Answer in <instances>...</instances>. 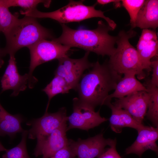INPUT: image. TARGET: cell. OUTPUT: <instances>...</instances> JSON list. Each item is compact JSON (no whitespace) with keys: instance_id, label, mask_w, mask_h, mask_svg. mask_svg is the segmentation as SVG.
Returning <instances> with one entry per match:
<instances>
[{"instance_id":"cell-1","label":"cell","mask_w":158,"mask_h":158,"mask_svg":"<svg viewBox=\"0 0 158 158\" xmlns=\"http://www.w3.org/2000/svg\"><path fill=\"white\" fill-rule=\"evenodd\" d=\"M92 68L83 74L75 90L80 100L95 109L98 106L107 105L111 102L108 99L109 93L115 89L122 77L108 62L100 64L97 61Z\"/></svg>"},{"instance_id":"cell-2","label":"cell","mask_w":158,"mask_h":158,"mask_svg":"<svg viewBox=\"0 0 158 158\" xmlns=\"http://www.w3.org/2000/svg\"><path fill=\"white\" fill-rule=\"evenodd\" d=\"M61 25L62 29L61 35L51 40L71 47H78L86 51L92 52L103 56H110L115 50L114 46L117 36L109 34V31L113 30L102 20L98 22L97 28L93 30L73 29L65 24Z\"/></svg>"},{"instance_id":"cell-3","label":"cell","mask_w":158,"mask_h":158,"mask_svg":"<svg viewBox=\"0 0 158 158\" xmlns=\"http://www.w3.org/2000/svg\"><path fill=\"white\" fill-rule=\"evenodd\" d=\"M6 44L1 49L2 57L15 56L20 49L29 46L43 40L54 38L51 32L42 26L36 18L25 16L17 21L5 35Z\"/></svg>"},{"instance_id":"cell-4","label":"cell","mask_w":158,"mask_h":158,"mask_svg":"<svg viewBox=\"0 0 158 158\" xmlns=\"http://www.w3.org/2000/svg\"><path fill=\"white\" fill-rule=\"evenodd\" d=\"M136 32L132 29L126 32L120 31L117 36V47L110 56L108 63L111 68L121 75L133 71L138 78H145L146 74L137 49L130 43L129 39L135 36Z\"/></svg>"},{"instance_id":"cell-5","label":"cell","mask_w":158,"mask_h":158,"mask_svg":"<svg viewBox=\"0 0 158 158\" xmlns=\"http://www.w3.org/2000/svg\"><path fill=\"white\" fill-rule=\"evenodd\" d=\"M84 1L70 0L66 6L56 11L44 12L34 9L25 14V16L35 18H48L57 21L61 24L80 21L93 18L104 19L108 25L113 30L116 24L112 20L106 16L104 12L95 9V5L88 6L84 5Z\"/></svg>"},{"instance_id":"cell-6","label":"cell","mask_w":158,"mask_h":158,"mask_svg":"<svg viewBox=\"0 0 158 158\" xmlns=\"http://www.w3.org/2000/svg\"><path fill=\"white\" fill-rule=\"evenodd\" d=\"M71 47L52 40H41L28 47L30 55L28 87L32 89L38 81L32 75L35 68L44 63L54 59L58 60L68 56V52Z\"/></svg>"},{"instance_id":"cell-7","label":"cell","mask_w":158,"mask_h":158,"mask_svg":"<svg viewBox=\"0 0 158 158\" xmlns=\"http://www.w3.org/2000/svg\"><path fill=\"white\" fill-rule=\"evenodd\" d=\"M68 117L65 107L60 108L58 111L54 113L45 112L42 117L26 123L27 125L31 126L28 131V138H36L37 144L42 143L54 130L67 121Z\"/></svg>"},{"instance_id":"cell-8","label":"cell","mask_w":158,"mask_h":158,"mask_svg":"<svg viewBox=\"0 0 158 158\" xmlns=\"http://www.w3.org/2000/svg\"><path fill=\"white\" fill-rule=\"evenodd\" d=\"M73 102V112L68 117L69 124L67 131L73 128L88 131L108 120L100 116L99 110L95 111L94 109L81 101L78 98H74Z\"/></svg>"},{"instance_id":"cell-9","label":"cell","mask_w":158,"mask_h":158,"mask_svg":"<svg viewBox=\"0 0 158 158\" xmlns=\"http://www.w3.org/2000/svg\"><path fill=\"white\" fill-rule=\"evenodd\" d=\"M90 52L86 51L83 57L79 59H71L68 56L58 59L54 75L63 78L71 89L75 90L84 71L93 66L94 63L88 59Z\"/></svg>"},{"instance_id":"cell-10","label":"cell","mask_w":158,"mask_h":158,"mask_svg":"<svg viewBox=\"0 0 158 158\" xmlns=\"http://www.w3.org/2000/svg\"><path fill=\"white\" fill-rule=\"evenodd\" d=\"M116 141V139L105 138L101 133L86 139L68 140V145L78 158H95L105 151L107 146H110Z\"/></svg>"},{"instance_id":"cell-11","label":"cell","mask_w":158,"mask_h":158,"mask_svg":"<svg viewBox=\"0 0 158 158\" xmlns=\"http://www.w3.org/2000/svg\"><path fill=\"white\" fill-rule=\"evenodd\" d=\"M149 97L147 92L138 91L118 98L112 104L127 111L138 123L142 124L147 111Z\"/></svg>"},{"instance_id":"cell-12","label":"cell","mask_w":158,"mask_h":158,"mask_svg":"<svg viewBox=\"0 0 158 158\" xmlns=\"http://www.w3.org/2000/svg\"><path fill=\"white\" fill-rule=\"evenodd\" d=\"M66 122H64L54 130L42 143L37 144L33 153L36 157L42 155V158H50L68 145Z\"/></svg>"},{"instance_id":"cell-13","label":"cell","mask_w":158,"mask_h":158,"mask_svg":"<svg viewBox=\"0 0 158 158\" xmlns=\"http://www.w3.org/2000/svg\"><path fill=\"white\" fill-rule=\"evenodd\" d=\"M29 78L28 73L21 75L18 71L15 56H10L8 63L1 78V93L8 90H13L11 96L18 95L21 91L27 88Z\"/></svg>"},{"instance_id":"cell-14","label":"cell","mask_w":158,"mask_h":158,"mask_svg":"<svg viewBox=\"0 0 158 158\" xmlns=\"http://www.w3.org/2000/svg\"><path fill=\"white\" fill-rule=\"evenodd\" d=\"M137 131L136 140L126 149V154H134L140 157L146 151L150 150L157 154L158 147L156 142L158 139V127L143 125Z\"/></svg>"},{"instance_id":"cell-15","label":"cell","mask_w":158,"mask_h":158,"mask_svg":"<svg viewBox=\"0 0 158 158\" xmlns=\"http://www.w3.org/2000/svg\"><path fill=\"white\" fill-rule=\"evenodd\" d=\"M137 50L144 70H151V59L158 56V41L154 30L143 29L137 45Z\"/></svg>"},{"instance_id":"cell-16","label":"cell","mask_w":158,"mask_h":158,"mask_svg":"<svg viewBox=\"0 0 158 158\" xmlns=\"http://www.w3.org/2000/svg\"><path fill=\"white\" fill-rule=\"evenodd\" d=\"M123 74L124 76L117 84L114 92L109 95L108 99L109 102L113 98L118 99L136 92H147L145 86L136 79L135 73L131 71Z\"/></svg>"},{"instance_id":"cell-17","label":"cell","mask_w":158,"mask_h":158,"mask_svg":"<svg viewBox=\"0 0 158 158\" xmlns=\"http://www.w3.org/2000/svg\"><path fill=\"white\" fill-rule=\"evenodd\" d=\"M107 106L111 111L109 121L111 128L114 132L120 133L125 127L131 128L137 131L143 125L138 123L127 111L115 107L111 102Z\"/></svg>"},{"instance_id":"cell-18","label":"cell","mask_w":158,"mask_h":158,"mask_svg":"<svg viewBox=\"0 0 158 158\" xmlns=\"http://www.w3.org/2000/svg\"><path fill=\"white\" fill-rule=\"evenodd\" d=\"M135 25L136 27L142 29L157 28L158 26L157 0L145 1L138 14Z\"/></svg>"},{"instance_id":"cell-19","label":"cell","mask_w":158,"mask_h":158,"mask_svg":"<svg viewBox=\"0 0 158 158\" xmlns=\"http://www.w3.org/2000/svg\"><path fill=\"white\" fill-rule=\"evenodd\" d=\"M23 121L20 115L10 114L0 103V136L8 135L13 138L17 133H22L24 130L21 123Z\"/></svg>"},{"instance_id":"cell-20","label":"cell","mask_w":158,"mask_h":158,"mask_svg":"<svg viewBox=\"0 0 158 158\" xmlns=\"http://www.w3.org/2000/svg\"><path fill=\"white\" fill-rule=\"evenodd\" d=\"M149 95L147 111L145 116L155 127H158V88L152 85L149 80L144 85Z\"/></svg>"},{"instance_id":"cell-21","label":"cell","mask_w":158,"mask_h":158,"mask_svg":"<svg viewBox=\"0 0 158 158\" xmlns=\"http://www.w3.org/2000/svg\"><path fill=\"white\" fill-rule=\"evenodd\" d=\"M71 89L70 87L63 78L55 75L50 82L42 90L48 98L45 112L47 111L50 102L53 97L59 94L68 93Z\"/></svg>"},{"instance_id":"cell-22","label":"cell","mask_w":158,"mask_h":158,"mask_svg":"<svg viewBox=\"0 0 158 158\" xmlns=\"http://www.w3.org/2000/svg\"><path fill=\"white\" fill-rule=\"evenodd\" d=\"M19 13L12 14L3 0H0V32L6 34L18 19Z\"/></svg>"},{"instance_id":"cell-23","label":"cell","mask_w":158,"mask_h":158,"mask_svg":"<svg viewBox=\"0 0 158 158\" xmlns=\"http://www.w3.org/2000/svg\"><path fill=\"white\" fill-rule=\"evenodd\" d=\"M5 4L8 7L18 6L23 9L20 13L24 15L25 13L36 8L37 5L42 3L46 7H49L51 0H3Z\"/></svg>"},{"instance_id":"cell-24","label":"cell","mask_w":158,"mask_h":158,"mask_svg":"<svg viewBox=\"0 0 158 158\" xmlns=\"http://www.w3.org/2000/svg\"><path fill=\"white\" fill-rule=\"evenodd\" d=\"M28 131L24 130L22 133V139L16 147L7 150L2 158H30L26 148V140Z\"/></svg>"},{"instance_id":"cell-25","label":"cell","mask_w":158,"mask_h":158,"mask_svg":"<svg viewBox=\"0 0 158 158\" xmlns=\"http://www.w3.org/2000/svg\"><path fill=\"white\" fill-rule=\"evenodd\" d=\"M145 0H122V5L128 12L130 17L131 29L136 27V21L138 13L143 5Z\"/></svg>"},{"instance_id":"cell-26","label":"cell","mask_w":158,"mask_h":158,"mask_svg":"<svg viewBox=\"0 0 158 158\" xmlns=\"http://www.w3.org/2000/svg\"><path fill=\"white\" fill-rule=\"evenodd\" d=\"M151 66L152 74L151 79L149 80L150 83L152 86L158 87V59L156 57L154 60H151Z\"/></svg>"},{"instance_id":"cell-27","label":"cell","mask_w":158,"mask_h":158,"mask_svg":"<svg viewBox=\"0 0 158 158\" xmlns=\"http://www.w3.org/2000/svg\"><path fill=\"white\" fill-rule=\"evenodd\" d=\"M76 156L68 145L57 151L50 158H75Z\"/></svg>"},{"instance_id":"cell-28","label":"cell","mask_w":158,"mask_h":158,"mask_svg":"<svg viewBox=\"0 0 158 158\" xmlns=\"http://www.w3.org/2000/svg\"><path fill=\"white\" fill-rule=\"evenodd\" d=\"M116 141L97 158H121L116 150Z\"/></svg>"},{"instance_id":"cell-29","label":"cell","mask_w":158,"mask_h":158,"mask_svg":"<svg viewBox=\"0 0 158 158\" xmlns=\"http://www.w3.org/2000/svg\"><path fill=\"white\" fill-rule=\"evenodd\" d=\"M121 0H98L97 2L101 5H104L111 3H113L115 4V6L116 8L120 7L121 6L120 1Z\"/></svg>"},{"instance_id":"cell-30","label":"cell","mask_w":158,"mask_h":158,"mask_svg":"<svg viewBox=\"0 0 158 158\" xmlns=\"http://www.w3.org/2000/svg\"><path fill=\"white\" fill-rule=\"evenodd\" d=\"M1 54V49H0V68H1L4 63V61L2 58Z\"/></svg>"},{"instance_id":"cell-31","label":"cell","mask_w":158,"mask_h":158,"mask_svg":"<svg viewBox=\"0 0 158 158\" xmlns=\"http://www.w3.org/2000/svg\"><path fill=\"white\" fill-rule=\"evenodd\" d=\"M7 150L4 147L0 142V152L3 151H6Z\"/></svg>"},{"instance_id":"cell-32","label":"cell","mask_w":158,"mask_h":158,"mask_svg":"<svg viewBox=\"0 0 158 158\" xmlns=\"http://www.w3.org/2000/svg\"></svg>"}]
</instances>
